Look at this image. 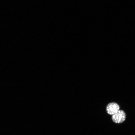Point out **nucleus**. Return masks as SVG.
<instances>
[{
  "instance_id": "f03ea898",
  "label": "nucleus",
  "mask_w": 135,
  "mask_h": 135,
  "mask_svg": "<svg viewBox=\"0 0 135 135\" xmlns=\"http://www.w3.org/2000/svg\"><path fill=\"white\" fill-rule=\"evenodd\" d=\"M119 104L116 103L112 102L108 104L106 110L108 114L113 115L119 110Z\"/></svg>"
},
{
  "instance_id": "f257e3e1",
  "label": "nucleus",
  "mask_w": 135,
  "mask_h": 135,
  "mask_svg": "<svg viewBox=\"0 0 135 135\" xmlns=\"http://www.w3.org/2000/svg\"><path fill=\"white\" fill-rule=\"evenodd\" d=\"M126 115L125 112L123 110H119L112 115V119L113 121L117 124H120L125 120Z\"/></svg>"
}]
</instances>
